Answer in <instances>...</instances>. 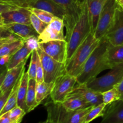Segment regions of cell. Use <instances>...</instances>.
<instances>
[{
	"mask_svg": "<svg viewBox=\"0 0 123 123\" xmlns=\"http://www.w3.org/2000/svg\"><path fill=\"white\" fill-rule=\"evenodd\" d=\"M115 88L117 90L118 92L120 94L121 98L123 99V78L121 80V81L115 86Z\"/></svg>",
	"mask_w": 123,
	"mask_h": 123,
	"instance_id": "cell-41",
	"label": "cell"
},
{
	"mask_svg": "<svg viewBox=\"0 0 123 123\" xmlns=\"http://www.w3.org/2000/svg\"><path fill=\"white\" fill-rule=\"evenodd\" d=\"M100 41L93 34L90 33L67 62L66 73L73 76H78L91 54L98 45Z\"/></svg>",
	"mask_w": 123,
	"mask_h": 123,
	"instance_id": "cell-2",
	"label": "cell"
},
{
	"mask_svg": "<svg viewBox=\"0 0 123 123\" xmlns=\"http://www.w3.org/2000/svg\"><path fill=\"white\" fill-rule=\"evenodd\" d=\"M112 45L123 44V10L117 7L113 25L105 36Z\"/></svg>",
	"mask_w": 123,
	"mask_h": 123,
	"instance_id": "cell-13",
	"label": "cell"
},
{
	"mask_svg": "<svg viewBox=\"0 0 123 123\" xmlns=\"http://www.w3.org/2000/svg\"><path fill=\"white\" fill-rule=\"evenodd\" d=\"M52 123L51 121H49V120H48V119H47V120H46V121H42V122H40V123Z\"/></svg>",
	"mask_w": 123,
	"mask_h": 123,
	"instance_id": "cell-43",
	"label": "cell"
},
{
	"mask_svg": "<svg viewBox=\"0 0 123 123\" xmlns=\"http://www.w3.org/2000/svg\"><path fill=\"white\" fill-rule=\"evenodd\" d=\"M36 85L37 82L36 79H29L28 88L26 95V103L29 112L33 111L39 105L36 100Z\"/></svg>",
	"mask_w": 123,
	"mask_h": 123,
	"instance_id": "cell-24",
	"label": "cell"
},
{
	"mask_svg": "<svg viewBox=\"0 0 123 123\" xmlns=\"http://www.w3.org/2000/svg\"><path fill=\"white\" fill-rule=\"evenodd\" d=\"M119 7L123 10V0H116Z\"/></svg>",
	"mask_w": 123,
	"mask_h": 123,
	"instance_id": "cell-42",
	"label": "cell"
},
{
	"mask_svg": "<svg viewBox=\"0 0 123 123\" xmlns=\"http://www.w3.org/2000/svg\"><path fill=\"white\" fill-rule=\"evenodd\" d=\"M30 20H31V24L32 27L39 35L44 31V30L48 25V24L40 20L37 16L35 15L32 12L30 16Z\"/></svg>",
	"mask_w": 123,
	"mask_h": 123,
	"instance_id": "cell-33",
	"label": "cell"
},
{
	"mask_svg": "<svg viewBox=\"0 0 123 123\" xmlns=\"http://www.w3.org/2000/svg\"><path fill=\"white\" fill-rule=\"evenodd\" d=\"M65 27L63 19L55 17L54 20L49 23L45 30L38 36L40 43L51 40H66L64 34Z\"/></svg>",
	"mask_w": 123,
	"mask_h": 123,
	"instance_id": "cell-12",
	"label": "cell"
},
{
	"mask_svg": "<svg viewBox=\"0 0 123 123\" xmlns=\"http://www.w3.org/2000/svg\"><path fill=\"white\" fill-rule=\"evenodd\" d=\"M26 114V112L18 106L8 112V117L12 123H21L23 118Z\"/></svg>",
	"mask_w": 123,
	"mask_h": 123,
	"instance_id": "cell-31",
	"label": "cell"
},
{
	"mask_svg": "<svg viewBox=\"0 0 123 123\" xmlns=\"http://www.w3.org/2000/svg\"><path fill=\"white\" fill-rule=\"evenodd\" d=\"M107 59L111 68L115 65L123 63V44L112 45L109 43L107 50Z\"/></svg>",
	"mask_w": 123,
	"mask_h": 123,
	"instance_id": "cell-22",
	"label": "cell"
},
{
	"mask_svg": "<svg viewBox=\"0 0 123 123\" xmlns=\"http://www.w3.org/2000/svg\"><path fill=\"white\" fill-rule=\"evenodd\" d=\"M25 43L23 39L19 40L11 43L0 44V56L4 55H12L16 52Z\"/></svg>",
	"mask_w": 123,
	"mask_h": 123,
	"instance_id": "cell-27",
	"label": "cell"
},
{
	"mask_svg": "<svg viewBox=\"0 0 123 123\" xmlns=\"http://www.w3.org/2000/svg\"><path fill=\"white\" fill-rule=\"evenodd\" d=\"M30 8L43 10L54 14L55 17L63 20L64 19L65 12L64 10L52 0H36Z\"/></svg>",
	"mask_w": 123,
	"mask_h": 123,
	"instance_id": "cell-19",
	"label": "cell"
},
{
	"mask_svg": "<svg viewBox=\"0 0 123 123\" xmlns=\"http://www.w3.org/2000/svg\"><path fill=\"white\" fill-rule=\"evenodd\" d=\"M102 96H103V103L106 105L115 101L121 99V96L115 87L102 92Z\"/></svg>",
	"mask_w": 123,
	"mask_h": 123,
	"instance_id": "cell-30",
	"label": "cell"
},
{
	"mask_svg": "<svg viewBox=\"0 0 123 123\" xmlns=\"http://www.w3.org/2000/svg\"><path fill=\"white\" fill-rule=\"evenodd\" d=\"M53 85L54 82L48 83L44 81L41 83H37L36 89V100L38 105L40 104L48 96H50Z\"/></svg>",
	"mask_w": 123,
	"mask_h": 123,
	"instance_id": "cell-26",
	"label": "cell"
},
{
	"mask_svg": "<svg viewBox=\"0 0 123 123\" xmlns=\"http://www.w3.org/2000/svg\"><path fill=\"white\" fill-rule=\"evenodd\" d=\"M29 9L32 13L37 16L40 20L48 24L54 20V18H55L54 14H51V13L46 12V11L43 10L36 8H30Z\"/></svg>",
	"mask_w": 123,
	"mask_h": 123,
	"instance_id": "cell-32",
	"label": "cell"
},
{
	"mask_svg": "<svg viewBox=\"0 0 123 123\" xmlns=\"http://www.w3.org/2000/svg\"><path fill=\"white\" fill-rule=\"evenodd\" d=\"M71 93L76 94L80 96L91 106H96L103 103L102 93L89 88L85 84H77Z\"/></svg>",
	"mask_w": 123,
	"mask_h": 123,
	"instance_id": "cell-16",
	"label": "cell"
},
{
	"mask_svg": "<svg viewBox=\"0 0 123 123\" xmlns=\"http://www.w3.org/2000/svg\"><path fill=\"white\" fill-rule=\"evenodd\" d=\"M36 0H0V3L6 4L13 7L29 8Z\"/></svg>",
	"mask_w": 123,
	"mask_h": 123,
	"instance_id": "cell-34",
	"label": "cell"
},
{
	"mask_svg": "<svg viewBox=\"0 0 123 123\" xmlns=\"http://www.w3.org/2000/svg\"><path fill=\"white\" fill-rule=\"evenodd\" d=\"M44 106L48 113L47 119L53 123H68L75 112L67 110L61 103H55L52 100Z\"/></svg>",
	"mask_w": 123,
	"mask_h": 123,
	"instance_id": "cell-11",
	"label": "cell"
},
{
	"mask_svg": "<svg viewBox=\"0 0 123 123\" xmlns=\"http://www.w3.org/2000/svg\"><path fill=\"white\" fill-rule=\"evenodd\" d=\"M77 84L76 77L66 73L60 76L54 82L50 95L51 100L55 103H62Z\"/></svg>",
	"mask_w": 123,
	"mask_h": 123,
	"instance_id": "cell-8",
	"label": "cell"
},
{
	"mask_svg": "<svg viewBox=\"0 0 123 123\" xmlns=\"http://www.w3.org/2000/svg\"><path fill=\"white\" fill-rule=\"evenodd\" d=\"M109 42L104 37L85 62L82 70L76 77L78 84H85L96 78L103 71L111 69L107 59V50Z\"/></svg>",
	"mask_w": 123,
	"mask_h": 123,
	"instance_id": "cell-1",
	"label": "cell"
},
{
	"mask_svg": "<svg viewBox=\"0 0 123 123\" xmlns=\"http://www.w3.org/2000/svg\"><path fill=\"white\" fill-rule=\"evenodd\" d=\"M107 0H86L88 12L91 27V33L94 34L98 24L103 7Z\"/></svg>",
	"mask_w": 123,
	"mask_h": 123,
	"instance_id": "cell-18",
	"label": "cell"
},
{
	"mask_svg": "<svg viewBox=\"0 0 123 123\" xmlns=\"http://www.w3.org/2000/svg\"><path fill=\"white\" fill-rule=\"evenodd\" d=\"M25 43L28 48L32 51L37 50L40 47V42L38 40V36H32L26 40H25Z\"/></svg>",
	"mask_w": 123,
	"mask_h": 123,
	"instance_id": "cell-36",
	"label": "cell"
},
{
	"mask_svg": "<svg viewBox=\"0 0 123 123\" xmlns=\"http://www.w3.org/2000/svg\"><path fill=\"white\" fill-rule=\"evenodd\" d=\"M22 75L20 76L19 79H18V81L16 82V84L14 85V87L12 89V92H11L9 98H8L7 103H6V104L4 106L3 109L0 111V115H2V114H5L6 112H8L12 110V109H13V108L18 106V90H19V86H20Z\"/></svg>",
	"mask_w": 123,
	"mask_h": 123,
	"instance_id": "cell-25",
	"label": "cell"
},
{
	"mask_svg": "<svg viewBox=\"0 0 123 123\" xmlns=\"http://www.w3.org/2000/svg\"><path fill=\"white\" fill-rule=\"evenodd\" d=\"M29 76L27 71L23 72L20 80V86L18 94V106L24 109L26 113H28V109L26 105V100L28 88Z\"/></svg>",
	"mask_w": 123,
	"mask_h": 123,
	"instance_id": "cell-21",
	"label": "cell"
},
{
	"mask_svg": "<svg viewBox=\"0 0 123 123\" xmlns=\"http://www.w3.org/2000/svg\"><path fill=\"white\" fill-rule=\"evenodd\" d=\"M26 61L27 60L11 69L7 70L6 76L0 84V92L12 90L16 82L25 70Z\"/></svg>",
	"mask_w": 123,
	"mask_h": 123,
	"instance_id": "cell-15",
	"label": "cell"
},
{
	"mask_svg": "<svg viewBox=\"0 0 123 123\" xmlns=\"http://www.w3.org/2000/svg\"><path fill=\"white\" fill-rule=\"evenodd\" d=\"M116 0H107L102 11L94 36L98 40L105 37L113 25L117 9Z\"/></svg>",
	"mask_w": 123,
	"mask_h": 123,
	"instance_id": "cell-6",
	"label": "cell"
},
{
	"mask_svg": "<svg viewBox=\"0 0 123 123\" xmlns=\"http://www.w3.org/2000/svg\"><path fill=\"white\" fill-rule=\"evenodd\" d=\"M106 105L102 103L98 105L93 106L90 111L84 120V123H90L95 119L100 117H103L104 115Z\"/></svg>",
	"mask_w": 123,
	"mask_h": 123,
	"instance_id": "cell-28",
	"label": "cell"
},
{
	"mask_svg": "<svg viewBox=\"0 0 123 123\" xmlns=\"http://www.w3.org/2000/svg\"><path fill=\"white\" fill-rule=\"evenodd\" d=\"M37 50L43 67L44 82H54L58 77L66 73V64L53 59L40 47Z\"/></svg>",
	"mask_w": 123,
	"mask_h": 123,
	"instance_id": "cell-7",
	"label": "cell"
},
{
	"mask_svg": "<svg viewBox=\"0 0 123 123\" xmlns=\"http://www.w3.org/2000/svg\"><path fill=\"white\" fill-rule=\"evenodd\" d=\"M40 48L56 61L66 64L67 59V42L66 40H51L42 42Z\"/></svg>",
	"mask_w": 123,
	"mask_h": 123,
	"instance_id": "cell-9",
	"label": "cell"
},
{
	"mask_svg": "<svg viewBox=\"0 0 123 123\" xmlns=\"http://www.w3.org/2000/svg\"><path fill=\"white\" fill-rule=\"evenodd\" d=\"M91 33V27L88 12L86 0H84V7L79 20L74 25L67 42V62L71 58L78 47ZM67 63V62H66Z\"/></svg>",
	"mask_w": 123,
	"mask_h": 123,
	"instance_id": "cell-3",
	"label": "cell"
},
{
	"mask_svg": "<svg viewBox=\"0 0 123 123\" xmlns=\"http://www.w3.org/2000/svg\"><path fill=\"white\" fill-rule=\"evenodd\" d=\"M61 103L66 109L71 111H76L91 106L82 97L74 93L70 94L66 100Z\"/></svg>",
	"mask_w": 123,
	"mask_h": 123,
	"instance_id": "cell-20",
	"label": "cell"
},
{
	"mask_svg": "<svg viewBox=\"0 0 123 123\" xmlns=\"http://www.w3.org/2000/svg\"><path fill=\"white\" fill-rule=\"evenodd\" d=\"M31 12L29 8L14 7L13 9L0 13V25L9 24H23L31 25L30 16Z\"/></svg>",
	"mask_w": 123,
	"mask_h": 123,
	"instance_id": "cell-10",
	"label": "cell"
},
{
	"mask_svg": "<svg viewBox=\"0 0 123 123\" xmlns=\"http://www.w3.org/2000/svg\"><path fill=\"white\" fill-rule=\"evenodd\" d=\"M32 50H30L26 46L25 42L22 46L14 53L11 57L9 62L6 66V69L9 70L16 66H18L20 63L28 60L30 54L32 53Z\"/></svg>",
	"mask_w": 123,
	"mask_h": 123,
	"instance_id": "cell-23",
	"label": "cell"
},
{
	"mask_svg": "<svg viewBox=\"0 0 123 123\" xmlns=\"http://www.w3.org/2000/svg\"><path fill=\"white\" fill-rule=\"evenodd\" d=\"M108 73L101 77H96L86 84L89 88L102 92L115 87L123 78V62L115 65Z\"/></svg>",
	"mask_w": 123,
	"mask_h": 123,
	"instance_id": "cell-4",
	"label": "cell"
},
{
	"mask_svg": "<svg viewBox=\"0 0 123 123\" xmlns=\"http://www.w3.org/2000/svg\"><path fill=\"white\" fill-rule=\"evenodd\" d=\"M65 12L64 24L66 29V41L68 40L74 25L79 20L84 7V0H52Z\"/></svg>",
	"mask_w": 123,
	"mask_h": 123,
	"instance_id": "cell-5",
	"label": "cell"
},
{
	"mask_svg": "<svg viewBox=\"0 0 123 123\" xmlns=\"http://www.w3.org/2000/svg\"><path fill=\"white\" fill-rule=\"evenodd\" d=\"M38 56V54L37 50H33L31 54V60H30V66L27 71L30 79H36V71H37Z\"/></svg>",
	"mask_w": 123,
	"mask_h": 123,
	"instance_id": "cell-29",
	"label": "cell"
},
{
	"mask_svg": "<svg viewBox=\"0 0 123 123\" xmlns=\"http://www.w3.org/2000/svg\"><path fill=\"white\" fill-rule=\"evenodd\" d=\"M12 56L11 55H4L1 56V60H0V63H1V67L4 66H7L8 63L9 62Z\"/></svg>",
	"mask_w": 123,
	"mask_h": 123,
	"instance_id": "cell-39",
	"label": "cell"
},
{
	"mask_svg": "<svg viewBox=\"0 0 123 123\" xmlns=\"http://www.w3.org/2000/svg\"><path fill=\"white\" fill-rule=\"evenodd\" d=\"M0 28L7 30L8 32L19 36L24 40H26L32 36H38L31 25L23 24H9L0 25Z\"/></svg>",
	"mask_w": 123,
	"mask_h": 123,
	"instance_id": "cell-17",
	"label": "cell"
},
{
	"mask_svg": "<svg viewBox=\"0 0 123 123\" xmlns=\"http://www.w3.org/2000/svg\"><path fill=\"white\" fill-rule=\"evenodd\" d=\"M11 92L12 90H9L4 92H0V111L3 109L4 106L7 103Z\"/></svg>",
	"mask_w": 123,
	"mask_h": 123,
	"instance_id": "cell-38",
	"label": "cell"
},
{
	"mask_svg": "<svg viewBox=\"0 0 123 123\" xmlns=\"http://www.w3.org/2000/svg\"><path fill=\"white\" fill-rule=\"evenodd\" d=\"M36 82L37 83H41L44 82V72H43V67L41 63L40 56L38 55L37 60V71H36Z\"/></svg>",
	"mask_w": 123,
	"mask_h": 123,
	"instance_id": "cell-37",
	"label": "cell"
},
{
	"mask_svg": "<svg viewBox=\"0 0 123 123\" xmlns=\"http://www.w3.org/2000/svg\"><path fill=\"white\" fill-rule=\"evenodd\" d=\"M0 123H12L8 117V112L0 115Z\"/></svg>",
	"mask_w": 123,
	"mask_h": 123,
	"instance_id": "cell-40",
	"label": "cell"
},
{
	"mask_svg": "<svg viewBox=\"0 0 123 123\" xmlns=\"http://www.w3.org/2000/svg\"><path fill=\"white\" fill-rule=\"evenodd\" d=\"M100 123H123V99L106 105Z\"/></svg>",
	"mask_w": 123,
	"mask_h": 123,
	"instance_id": "cell-14",
	"label": "cell"
},
{
	"mask_svg": "<svg viewBox=\"0 0 123 123\" xmlns=\"http://www.w3.org/2000/svg\"><path fill=\"white\" fill-rule=\"evenodd\" d=\"M1 29V36H0V44L16 42L19 40L22 39L19 36L8 32L7 30Z\"/></svg>",
	"mask_w": 123,
	"mask_h": 123,
	"instance_id": "cell-35",
	"label": "cell"
}]
</instances>
